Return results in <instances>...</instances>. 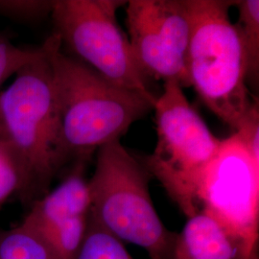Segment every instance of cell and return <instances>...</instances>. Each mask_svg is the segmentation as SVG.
I'll return each instance as SVG.
<instances>
[{
    "label": "cell",
    "mask_w": 259,
    "mask_h": 259,
    "mask_svg": "<svg viewBox=\"0 0 259 259\" xmlns=\"http://www.w3.org/2000/svg\"><path fill=\"white\" fill-rule=\"evenodd\" d=\"M52 74L57 155L62 170L87 160L104 145L120 140L154 109L139 93L111 83L63 51L60 38H47Z\"/></svg>",
    "instance_id": "6da1fadb"
},
{
    "label": "cell",
    "mask_w": 259,
    "mask_h": 259,
    "mask_svg": "<svg viewBox=\"0 0 259 259\" xmlns=\"http://www.w3.org/2000/svg\"><path fill=\"white\" fill-rule=\"evenodd\" d=\"M0 126L19 160L23 184L18 198L28 209L62 171L47 40L0 93Z\"/></svg>",
    "instance_id": "7a4b0ae2"
},
{
    "label": "cell",
    "mask_w": 259,
    "mask_h": 259,
    "mask_svg": "<svg viewBox=\"0 0 259 259\" xmlns=\"http://www.w3.org/2000/svg\"><path fill=\"white\" fill-rule=\"evenodd\" d=\"M190 20L188 75L204 105L237 132L255 99L247 83L240 34L229 12L236 1L185 0Z\"/></svg>",
    "instance_id": "3957f363"
},
{
    "label": "cell",
    "mask_w": 259,
    "mask_h": 259,
    "mask_svg": "<svg viewBox=\"0 0 259 259\" xmlns=\"http://www.w3.org/2000/svg\"><path fill=\"white\" fill-rule=\"evenodd\" d=\"M89 180L90 213L121 242L143 248L151 259H173L176 232L161 222L149 191V174L120 140L98 149Z\"/></svg>",
    "instance_id": "277c9868"
},
{
    "label": "cell",
    "mask_w": 259,
    "mask_h": 259,
    "mask_svg": "<svg viewBox=\"0 0 259 259\" xmlns=\"http://www.w3.org/2000/svg\"><path fill=\"white\" fill-rule=\"evenodd\" d=\"M157 145L143 166L156 177L189 218L199 211L197 192L221 145L203 118L191 107L175 80L163 83L154 105Z\"/></svg>",
    "instance_id": "5b68a950"
},
{
    "label": "cell",
    "mask_w": 259,
    "mask_h": 259,
    "mask_svg": "<svg viewBox=\"0 0 259 259\" xmlns=\"http://www.w3.org/2000/svg\"><path fill=\"white\" fill-rule=\"evenodd\" d=\"M127 1L56 0L51 14L62 47L111 83L139 93L155 105L149 78L139 66L116 13Z\"/></svg>",
    "instance_id": "8992f818"
},
{
    "label": "cell",
    "mask_w": 259,
    "mask_h": 259,
    "mask_svg": "<svg viewBox=\"0 0 259 259\" xmlns=\"http://www.w3.org/2000/svg\"><path fill=\"white\" fill-rule=\"evenodd\" d=\"M197 201L205 213L256 256L258 239L259 160L234 133L221 140L200 183Z\"/></svg>",
    "instance_id": "52a82bcc"
},
{
    "label": "cell",
    "mask_w": 259,
    "mask_h": 259,
    "mask_svg": "<svg viewBox=\"0 0 259 259\" xmlns=\"http://www.w3.org/2000/svg\"><path fill=\"white\" fill-rule=\"evenodd\" d=\"M126 24L134 55L144 74L190 85V20L185 0H131Z\"/></svg>",
    "instance_id": "ba28073f"
},
{
    "label": "cell",
    "mask_w": 259,
    "mask_h": 259,
    "mask_svg": "<svg viewBox=\"0 0 259 259\" xmlns=\"http://www.w3.org/2000/svg\"><path fill=\"white\" fill-rule=\"evenodd\" d=\"M87 166V160L73 162L60 185L31 204L20 224L44 240L67 224L88 216L91 195Z\"/></svg>",
    "instance_id": "9c48e42d"
},
{
    "label": "cell",
    "mask_w": 259,
    "mask_h": 259,
    "mask_svg": "<svg viewBox=\"0 0 259 259\" xmlns=\"http://www.w3.org/2000/svg\"><path fill=\"white\" fill-rule=\"evenodd\" d=\"M173 259H257L205 213L188 218L177 236Z\"/></svg>",
    "instance_id": "30bf717a"
},
{
    "label": "cell",
    "mask_w": 259,
    "mask_h": 259,
    "mask_svg": "<svg viewBox=\"0 0 259 259\" xmlns=\"http://www.w3.org/2000/svg\"><path fill=\"white\" fill-rule=\"evenodd\" d=\"M238 21L235 23L240 34L247 65V83L255 90L259 77V1H236Z\"/></svg>",
    "instance_id": "8fae6325"
},
{
    "label": "cell",
    "mask_w": 259,
    "mask_h": 259,
    "mask_svg": "<svg viewBox=\"0 0 259 259\" xmlns=\"http://www.w3.org/2000/svg\"><path fill=\"white\" fill-rule=\"evenodd\" d=\"M76 259L134 258L123 243L107 232L89 213L85 239Z\"/></svg>",
    "instance_id": "7c38bea8"
},
{
    "label": "cell",
    "mask_w": 259,
    "mask_h": 259,
    "mask_svg": "<svg viewBox=\"0 0 259 259\" xmlns=\"http://www.w3.org/2000/svg\"><path fill=\"white\" fill-rule=\"evenodd\" d=\"M22 184L19 160L0 126V210L12 196H19Z\"/></svg>",
    "instance_id": "4fadbf2b"
},
{
    "label": "cell",
    "mask_w": 259,
    "mask_h": 259,
    "mask_svg": "<svg viewBox=\"0 0 259 259\" xmlns=\"http://www.w3.org/2000/svg\"><path fill=\"white\" fill-rule=\"evenodd\" d=\"M56 0H0V17L33 25L51 16Z\"/></svg>",
    "instance_id": "5bb4252c"
},
{
    "label": "cell",
    "mask_w": 259,
    "mask_h": 259,
    "mask_svg": "<svg viewBox=\"0 0 259 259\" xmlns=\"http://www.w3.org/2000/svg\"><path fill=\"white\" fill-rule=\"evenodd\" d=\"M37 48H21L15 46L9 37L0 33V89L12 76L37 55Z\"/></svg>",
    "instance_id": "9a60e30c"
},
{
    "label": "cell",
    "mask_w": 259,
    "mask_h": 259,
    "mask_svg": "<svg viewBox=\"0 0 259 259\" xmlns=\"http://www.w3.org/2000/svg\"><path fill=\"white\" fill-rule=\"evenodd\" d=\"M235 134L239 137L243 144L249 150L250 155L259 160V109L258 102H255L248 116Z\"/></svg>",
    "instance_id": "2e32d148"
}]
</instances>
